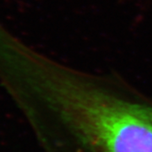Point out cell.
<instances>
[{"label": "cell", "instance_id": "cell-1", "mask_svg": "<svg viewBox=\"0 0 152 152\" xmlns=\"http://www.w3.org/2000/svg\"><path fill=\"white\" fill-rule=\"evenodd\" d=\"M27 108L47 152H152V99L116 72L96 74L25 47Z\"/></svg>", "mask_w": 152, "mask_h": 152}]
</instances>
